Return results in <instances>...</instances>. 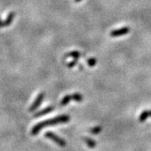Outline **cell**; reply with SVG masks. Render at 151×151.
<instances>
[{
    "instance_id": "1",
    "label": "cell",
    "mask_w": 151,
    "mask_h": 151,
    "mask_svg": "<svg viewBox=\"0 0 151 151\" xmlns=\"http://www.w3.org/2000/svg\"><path fill=\"white\" fill-rule=\"evenodd\" d=\"M70 116L69 115H66V114H63V115H60L58 117H55L51 119H47L45 121H43L41 123H39L37 124L31 130V134L32 135H36L43 128L46 127V126H50V125H55V124H65V123H68L70 121Z\"/></svg>"
},
{
    "instance_id": "2",
    "label": "cell",
    "mask_w": 151,
    "mask_h": 151,
    "mask_svg": "<svg viewBox=\"0 0 151 151\" xmlns=\"http://www.w3.org/2000/svg\"><path fill=\"white\" fill-rule=\"evenodd\" d=\"M70 100H74L75 102L81 103L83 100V97H82V95H81V93H79V92L73 93L72 95H66V96H65L61 99V101L60 103V106H65V105H67L68 103H70Z\"/></svg>"
},
{
    "instance_id": "3",
    "label": "cell",
    "mask_w": 151,
    "mask_h": 151,
    "mask_svg": "<svg viewBox=\"0 0 151 151\" xmlns=\"http://www.w3.org/2000/svg\"><path fill=\"white\" fill-rule=\"evenodd\" d=\"M45 136L46 138L50 139L53 140L55 143H56L58 145L61 146V147H64V146L66 145V143H65V141L63 139L60 138L59 136L55 134L54 133H52V132H46Z\"/></svg>"
},
{
    "instance_id": "4",
    "label": "cell",
    "mask_w": 151,
    "mask_h": 151,
    "mask_svg": "<svg viewBox=\"0 0 151 151\" xmlns=\"http://www.w3.org/2000/svg\"><path fill=\"white\" fill-rule=\"evenodd\" d=\"M130 31V29L127 26L120 29H113L110 32V36L112 37H119V36H123L127 34H129Z\"/></svg>"
},
{
    "instance_id": "5",
    "label": "cell",
    "mask_w": 151,
    "mask_h": 151,
    "mask_svg": "<svg viewBox=\"0 0 151 151\" xmlns=\"http://www.w3.org/2000/svg\"><path fill=\"white\" fill-rule=\"evenodd\" d=\"M44 97H45V92H40V93L37 96V97L35 98V100L34 101V103H33L32 105L30 106L29 111V112H34L35 109H37V108H39V106L40 105V103H42Z\"/></svg>"
},
{
    "instance_id": "6",
    "label": "cell",
    "mask_w": 151,
    "mask_h": 151,
    "mask_svg": "<svg viewBox=\"0 0 151 151\" xmlns=\"http://www.w3.org/2000/svg\"><path fill=\"white\" fill-rule=\"evenodd\" d=\"M149 117H151V110H145L143 111L139 117V121L140 123H144L145 121H146V119H148Z\"/></svg>"
},
{
    "instance_id": "7",
    "label": "cell",
    "mask_w": 151,
    "mask_h": 151,
    "mask_svg": "<svg viewBox=\"0 0 151 151\" xmlns=\"http://www.w3.org/2000/svg\"><path fill=\"white\" fill-rule=\"evenodd\" d=\"M54 108H55L54 106H49V107L45 108V109H43V110L40 111L39 113H35V117H40V116L45 115V114H47V113L52 112V111L54 110Z\"/></svg>"
},
{
    "instance_id": "8",
    "label": "cell",
    "mask_w": 151,
    "mask_h": 151,
    "mask_svg": "<svg viewBox=\"0 0 151 151\" xmlns=\"http://www.w3.org/2000/svg\"><path fill=\"white\" fill-rule=\"evenodd\" d=\"M83 140L84 142L86 143V145L89 148H91V149H94L96 146H97V142L94 140V139H92L91 138H88V137H85L84 139H83Z\"/></svg>"
},
{
    "instance_id": "9",
    "label": "cell",
    "mask_w": 151,
    "mask_h": 151,
    "mask_svg": "<svg viewBox=\"0 0 151 151\" xmlns=\"http://www.w3.org/2000/svg\"><path fill=\"white\" fill-rule=\"evenodd\" d=\"M14 12H10L9 14H8V16L6 18L5 21L4 22V26H9V25H10L11 24H12V22H13V19H14Z\"/></svg>"
},
{
    "instance_id": "10",
    "label": "cell",
    "mask_w": 151,
    "mask_h": 151,
    "mask_svg": "<svg viewBox=\"0 0 151 151\" xmlns=\"http://www.w3.org/2000/svg\"><path fill=\"white\" fill-rule=\"evenodd\" d=\"M81 53L79 51H71L65 55V58L67 57H73L74 59H79V57H81Z\"/></svg>"
},
{
    "instance_id": "11",
    "label": "cell",
    "mask_w": 151,
    "mask_h": 151,
    "mask_svg": "<svg viewBox=\"0 0 151 151\" xmlns=\"http://www.w3.org/2000/svg\"><path fill=\"white\" fill-rule=\"evenodd\" d=\"M102 130H103V128L101 126H95L92 129H90L89 131H90V133H92L93 134H98L102 132Z\"/></svg>"
},
{
    "instance_id": "12",
    "label": "cell",
    "mask_w": 151,
    "mask_h": 151,
    "mask_svg": "<svg viewBox=\"0 0 151 151\" xmlns=\"http://www.w3.org/2000/svg\"><path fill=\"white\" fill-rule=\"evenodd\" d=\"M87 64L89 66L92 67L97 64V60L95 58H89V59H87Z\"/></svg>"
},
{
    "instance_id": "13",
    "label": "cell",
    "mask_w": 151,
    "mask_h": 151,
    "mask_svg": "<svg viewBox=\"0 0 151 151\" xmlns=\"http://www.w3.org/2000/svg\"><path fill=\"white\" fill-rule=\"evenodd\" d=\"M77 61H78V59H74L71 62L67 64V66H68L69 68H72L73 66H75V65L77 64Z\"/></svg>"
},
{
    "instance_id": "14",
    "label": "cell",
    "mask_w": 151,
    "mask_h": 151,
    "mask_svg": "<svg viewBox=\"0 0 151 151\" xmlns=\"http://www.w3.org/2000/svg\"><path fill=\"white\" fill-rule=\"evenodd\" d=\"M4 26V23L2 21V20H1V19H0V28H3Z\"/></svg>"
},
{
    "instance_id": "15",
    "label": "cell",
    "mask_w": 151,
    "mask_h": 151,
    "mask_svg": "<svg viewBox=\"0 0 151 151\" xmlns=\"http://www.w3.org/2000/svg\"><path fill=\"white\" fill-rule=\"evenodd\" d=\"M81 0H75V2H76V3H78V2H81Z\"/></svg>"
}]
</instances>
